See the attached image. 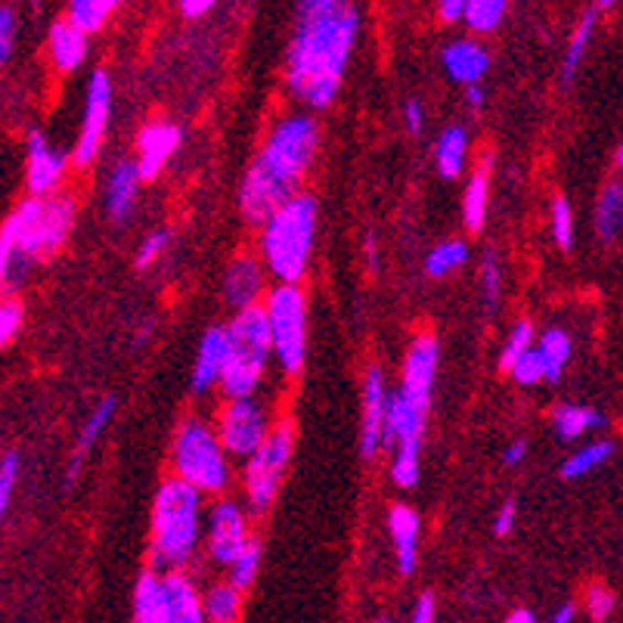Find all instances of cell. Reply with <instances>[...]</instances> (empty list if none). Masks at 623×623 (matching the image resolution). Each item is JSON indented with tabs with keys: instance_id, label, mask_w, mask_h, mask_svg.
<instances>
[{
	"instance_id": "6da1fadb",
	"label": "cell",
	"mask_w": 623,
	"mask_h": 623,
	"mask_svg": "<svg viewBox=\"0 0 623 623\" xmlns=\"http://www.w3.org/2000/svg\"><path fill=\"white\" fill-rule=\"evenodd\" d=\"M361 10L347 0H301L286 50V87L308 109L335 103L357 47Z\"/></svg>"
},
{
	"instance_id": "7a4b0ae2",
	"label": "cell",
	"mask_w": 623,
	"mask_h": 623,
	"mask_svg": "<svg viewBox=\"0 0 623 623\" xmlns=\"http://www.w3.org/2000/svg\"><path fill=\"white\" fill-rule=\"evenodd\" d=\"M320 152V125L308 112H292L270 128L264 147L239 183V212L248 224L264 227L273 214L304 193Z\"/></svg>"
},
{
	"instance_id": "3957f363",
	"label": "cell",
	"mask_w": 623,
	"mask_h": 623,
	"mask_svg": "<svg viewBox=\"0 0 623 623\" xmlns=\"http://www.w3.org/2000/svg\"><path fill=\"white\" fill-rule=\"evenodd\" d=\"M441 363V342L431 332H419L410 342L400 388L388 400L385 450L391 453V481L410 491L422 477V441H426L428 407Z\"/></svg>"
},
{
	"instance_id": "277c9868",
	"label": "cell",
	"mask_w": 623,
	"mask_h": 623,
	"mask_svg": "<svg viewBox=\"0 0 623 623\" xmlns=\"http://www.w3.org/2000/svg\"><path fill=\"white\" fill-rule=\"evenodd\" d=\"M75 214L78 202L68 193L19 198L0 227V279L7 296H13L17 282L25 279L34 264L50 261L66 246Z\"/></svg>"
},
{
	"instance_id": "5b68a950",
	"label": "cell",
	"mask_w": 623,
	"mask_h": 623,
	"mask_svg": "<svg viewBox=\"0 0 623 623\" xmlns=\"http://www.w3.org/2000/svg\"><path fill=\"white\" fill-rule=\"evenodd\" d=\"M205 493L181 477H164L152 503V571H183L196 558L198 546L205 543Z\"/></svg>"
},
{
	"instance_id": "8992f818",
	"label": "cell",
	"mask_w": 623,
	"mask_h": 623,
	"mask_svg": "<svg viewBox=\"0 0 623 623\" xmlns=\"http://www.w3.org/2000/svg\"><path fill=\"white\" fill-rule=\"evenodd\" d=\"M316 221H320V202L304 190L261 227V236H258L261 261L267 273L282 286H298L308 273L313 239H316Z\"/></svg>"
},
{
	"instance_id": "52a82bcc",
	"label": "cell",
	"mask_w": 623,
	"mask_h": 623,
	"mask_svg": "<svg viewBox=\"0 0 623 623\" xmlns=\"http://www.w3.org/2000/svg\"><path fill=\"white\" fill-rule=\"evenodd\" d=\"M171 469L174 477L217 500L233 481V456L221 441L217 428L208 426L202 416H186L178 428L171 447Z\"/></svg>"
},
{
	"instance_id": "ba28073f",
	"label": "cell",
	"mask_w": 623,
	"mask_h": 623,
	"mask_svg": "<svg viewBox=\"0 0 623 623\" xmlns=\"http://www.w3.org/2000/svg\"><path fill=\"white\" fill-rule=\"evenodd\" d=\"M227 342H230V354H227L221 391L227 400L255 397L267 376V363L273 357V335H270L264 304L233 316L227 323Z\"/></svg>"
},
{
	"instance_id": "9c48e42d",
	"label": "cell",
	"mask_w": 623,
	"mask_h": 623,
	"mask_svg": "<svg viewBox=\"0 0 623 623\" xmlns=\"http://www.w3.org/2000/svg\"><path fill=\"white\" fill-rule=\"evenodd\" d=\"M133 623H208L193 577L186 571H143L133 592Z\"/></svg>"
},
{
	"instance_id": "30bf717a",
	"label": "cell",
	"mask_w": 623,
	"mask_h": 623,
	"mask_svg": "<svg viewBox=\"0 0 623 623\" xmlns=\"http://www.w3.org/2000/svg\"><path fill=\"white\" fill-rule=\"evenodd\" d=\"M264 311L273 335V357L286 376H298L308 357V298L301 286L277 282L267 298Z\"/></svg>"
},
{
	"instance_id": "8fae6325",
	"label": "cell",
	"mask_w": 623,
	"mask_h": 623,
	"mask_svg": "<svg viewBox=\"0 0 623 623\" xmlns=\"http://www.w3.org/2000/svg\"><path fill=\"white\" fill-rule=\"evenodd\" d=\"M292 453H296V426L289 416H282L261 450L251 460H246V469H243V491H246V503L255 515H264L273 506L279 484L292 462Z\"/></svg>"
},
{
	"instance_id": "7c38bea8",
	"label": "cell",
	"mask_w": 623,
	"mask_h": 623,
	"mask_svg": "<svg viewBox=\"0 0 623 623\" xmlns=\"http://www.w3.org/2000/svg\"><path fill=\"white\" fill-rule=\"evenodd\" d=\"M273 428H277L273 412L258 394L227 400L217 412V434L233 460H251L264 447V441L270 438Z\"/></svg>"
},
{
	"instance_id": "4fadbf2b",
	"label": "cell",
	"mask_w": 623,
	"mask_h": 623,
	"mask_svg": "<svg viewBox=\"0 0 623 623\" xmlns=\"http://www.w3.org/2000/svg\"><path fill=\"white\" fill-rule=\"evenodd\" d=\"M255 543L251 530H248V512L230 496L214 500L208 512H205V549L208 558L233 568L248 546Z\"/></svg>"
},
{
	"instance_id": "5bb4252c",
	"label": "cell",
	"mask_w": 623,
	"mask_h": 623,
	"mask_svg": "<svg viewBox=\"0 0 623 623\" xmlns=\"http://www.w3.org/2000/svg\"><path fill=\"white\" fill-rule=\"evenodd\" d=\"M109 112H112V78L106 68H94V75L87 82V99H84L82 133L72 149L75 168H90L97 162L103 140H106V128H109Z\"/></svg>"
},
{
	"instance_id": "9a60e30c",
	"label": "cell",
	"mask_w": 623,
	"mask_h": 623,
	"mask_svg": "<svg viewBox=\"0 0 623 623\" xmlns=\"http://www.w3.org/2000/svg\"><path fill=\"white\" fill-rule=\"evenodd\" d=\"M68 159L47 140V133L32 131L25 133V186L29 196H56L60 186L66 181Z\"/></svg>"
},
{
	"instance_id": "2e32d148",
	"label": "cell",
	"mask_w": 623,
	"mask_h": 623,
	"mask_svg": "<svg viewBox=\"0 0 623 623\" xmlns=\"http://www.w3.org/2000/svg\"><path fill=\"white\" fill-rule=\"evenodd\" d=\"M388 385L382 366H369L363 376V416H361V453L363 460H376L385 450V426H388Z\"/></svg>"
},
{
	"instance_id": "e0dca14e",
	"label": "cell",
	"mask_w": 623,
	"mask_h": 623,
	"mask_svg": "<svg viewBox=\"0 0 623 623\" xmlns=\"http://www.w3.org/2000/svg\"><path fill=\"white\" fill-rule=\"evenodd\" d=\"M181 125H174L171 118H152V121H147L140 128V133H137V155H133L143 181H155L162 174L164 164L174 159V152L181 149Z\"/></svg>"
},
{
	"instance_id": "ac0fdd59",
	"label": "cell",
	"mask_w": 623,
	"mask_h": 623,
	"mask_svg": "<svg viewBox=\"0 0 623 623\" xmlns=\"http://www.w3.org/2000/svg\"><path fill=\"white\" fill-rule=\"evenodd\" d=\"M267 267L261 255H236L224 273V298L233 311H248V308H261L267 298Z\"/></svg>"
},
{
	"instance_id": "d6986e66",
	"label": "cell",
	"mask_w": 623,
	"mask_h": 623,
	"mask_svg": "<svg viewBox=\"0 0 623 623\" xmlns=\"http://www.w3.org/2000/svg\"><path fill=\"white\" fill-rule=\"evenodd\" d=\"M227 354H230L227 326L205 329V335H202V342H198L193 373H190V391L202 397V394L221 388L224 369H227Z\"/></svg>"
},
{
	"instance_id": "ffe728a7",
	"label": "cell",
	"mask_w": 623,
	"mask_h": 623,
	"mask_svg": "<svg viewBox=\"0 0 623 623\" xmlns=\"http://www.w3.org/2000/svg\"><path fill=\"white\" fill-rule=\"evenodd\" d=\"M441 66L450 82L472 87V84H481V78L487 75L491 53H487V47L477 37H453L441 50Z\"/></svg>"
},
{
	"instance_id": "44dd1931",
	"label": "cell",
	"mask_w": 623,
	"mask_h": 623,
	"mask_svg": "<svg viewBox=\"0 0 623 623\" xmlns=\"http://www.w3.org/2000/svg\"><path fill=\"white\" fill-rule=\"evenodd\" d=\"M140 183L143 174L133 159H125L112 168L109 183H106V214L112 224H128L133 208H137V196H140Z\"/></svg>"
},
{
	"instance_id": "7402d4cb",
	"label": "cell",
	"mask_w": 623,
	"mask_h": 623,
	"mask_svg": "<svg viewBox=\"0 0 623 623\" xmlns=\"http://www.w3.org/2000/svg\"><path fill=\"white\" fill-rule=\"evenodd\" d=\"M388 530H391L400 574H412L416 571V558H419V534H422L419 512L407 506V503H394L388 508Z\"/></svg>"
},
{
	"instance_id": "603a6c76",
	"label": "cell",
	"mask_w": 623,
	"mask_h": 623,
	"mask_svg": "<svg viewBox=\"0 0 623 623\" xmlns=\"http://www.w3.org/2000/svg\"><path fill=\"white\" fill-rule=\"evenodd\" d=\"M116 410H118V397H112V394H106L97 407L90 410V416H87V422H84L82 428V434H78V443H75V450H72V456H68L66 484H75V481H78V475H82L84 469V460H87V453H90V447L99 441V434H103L106 426L112 422Z\"/></svg>"
},
{
	"instance_id": "cb8c5ba5",
	"label": "cell",
	"mask_w": 623,
	"mask_h": 623,
	"mask_svg": "<svg viewBox=\"0 0 623 623\" xmlns=\"http://www.w3.org/2000/svg\"><path fill=\"white\" fill-rule=\"evenodd\" d=\"M87 37L78 25H72L68 19H56L47 32V50L53 66L60 72H75L87 60Z\"/></svg>"
},
{
	"instance_id": "d4e9b609",
	"label": "cell",
	"mask_w": 623,
	"mask_h": 623,
	"mask_svg": "<svg viewBox=\"0 0 623 623\" xmlns=\"http://www.w3.org/2000/svg\"><path fill=\"white\" fill-rule=\"evenodd\" d=\"M614 3L611 0H599V3H590L587 10H583V17L577 22L574 34H571V41H568V47H565V56H561V82L571 84L574 82V75L580 72L583 66V56H587V50L592 44V34H595V25H599V17L611 10Z\"/></svg>"
},
{
	"instance_id": "484cf974",
	"label": "cell",
	"mask_w": 623,
	"mask_h": 623,
	"mask_svg": "<svg viewBox=\"0 0 623 623\" xmlns=\"http://www.w3.org/2000/svg\"><path fill=\"white\" fill-rule=\"evenodd\" d=\"M465 159H469V131L462 125H447L438 140H434V164L438 174L453 181L465 171Z\"/></svg>"
},
{
	"instance_id": "4316f807",
	"label": "cell",
	"mask_w": 623,
	"mask_h": 623,
	"mask_svg": "<svg viewBox=\"0 0 623 623\" xmlns=\"http://www.w3.org/2000/svg\"><path fill=\"white\" fill-rule=\"evenodd\" d=\"M549 419H552L558 441H577V438L605 426V412L595 410V407H583V404H558L552 407Z\"/></svg>"
},
{
	"instance_id": "83f0119b",
	"label": "cell",
	"mask_w": 623,
	"mask_h": 623,
	"mask_svg": "<svg viewBox=\"0 0 623 623\" xmlns=\"http://www.w3.org/2000/svg\"><path fill=\"white\" fill-rule=\"evenodd\" d=\"M487 205H491V171H487V155H484V162H481V168H475V174L465 181V193H462V221H465V230L477 233L484 227Z\"/></svg>"
},
{
	"instance_id": "f1b7e54d",
	"label": "cell",
	"mask_w": 623,
	"mask_h": 623,
	"mask_svg": "<svg viewBox=\"0 0 623 623\" xmlns=\"http://www.w3.org/2000/svg\"><path fill=\"white\" fill-rule=\"evenodd\" d=\"M595 233L602 243H617L623 233V181L605 183L595 202Z\"/></svg>"
},
{
	"instance_id": "f546056e",
	"label": "cell",
	"mask_w": 623,
	"mask_h": 623,
	"mask_svg": "<svg viewBox=\"0 0 623 623\" xmlns=\"http://www.w3.org/2000/svg\"><path fill=\"white\" fill-rule=\"evenodd\" d=\"M537 351H540L543 366H546V382L556 385L565 376L568 363H571V354H574V342L565 329H546L540 339H537Z\"/></svg>"
},
{
	"instance_id": "4dcf8cb0",
	"label": "cell",
	"mask_w": 623,
	"mask_h": 623,
	"mask_svg": "<svg viewBox=\"0 0 623 623\" xmlns=\"http://www.w3.org/2000/svg\"><path fill=\"white\" fill-rule=\"evenodd\" d=\"M202 602H205L208 623H239L246 592L239 590V587H233L230 580H224V583H212L208 590L202 592Z\"/></svg>"
},
{
	"instance_id": "1f68e13d",
	"label": "cell",
	"mask_w": 623,
	"mask_h": 623,
	"mask_svg": "<svg viewBox=\"0 0 623 623\" xmlns=\"http://www.w3.org/2000/svg\"><path fill=\"white\" fill-rule=\"evenodd\" d=\"M614 441H590V443H583L580 450H574L568 460L561 462V477L565 481H577V477H583V475H590V472H595V469H602L611 456H614Z\"/></svg>"
},
{
	"instance_id": "d6a6232c",
	"label": "cell",
	"mask_w": 623,
	"mask_h": 623,
	"mask_svg": "<svg viewBox=\"0 0 623 623\" xmlns=\"http://www.w3.org/2000/svg\"><path fill=\"white\" fill-rule=\"evenodd\" d=\"M116 10L118 0H72L66 19L72 25H78L84 34H94L112 19Z\"/></svg>"
},
{
	"instance_id": "836d02e7",
	"label": "cell",
	"mask_w": 623,
	"mask_h": 623,
	"mask_svg": "<svg viewBox=\"0 0 623 623\" xmlns=\"http://www.w3.org/2000/svg\"><path fill=\"white\" fill-rule=\"evenodd\" d=\"M469 243L465 239H447V243H438V246L428 251L426 258V273L428 277L441 279L453 270H460L462 264L469 261Z\"/></svg>"
},
{
	"instance_id": "e575fe53",
	"label": "cell",
	"mask_w": 623,
	"mask_h": 623,
	"mask_svg": "<svg viewBox=\"0 0 623 623\" xmlns=\"http://www.w3.org/2000/svg\"><path fill=\"white\" fill-rule=\"evenodd\" d=\"M508 13L506 0H469L465 25L472 34H491L503 25Z\"/></svg>"
},
{
	"instance_id": "d590c367",
	"label": "cell",
	"mask_w": 623,
	"mask_h": 623,
	"mask_svg": "<svg viewBox=\"0 0 623 623\" xmlns=\"http://www.w3.org/2000/svg\"><path fill=\"white\" fill-rule=\"evenodd\" d=\"M537 347V332H534V323L530 320H518L515 326L508 329L506 342H503V351H500V369L503 373H512V366L525 357L527 351Z\"/></svg>"
},
{
	"instance_id": "8d00e7d4",
	"label": "cell",
	"mask_w": 623,
	"mask_h": 623,
	"mask_svg": "<svg viewBox=\"0 0 623 623\" xmlns=\"http://www.w3.org/2000/svg\"><path fill=\"white\" fill-rule=\"evenodd\" d=\"M552 236H556L558 248L571 251V246H574V208L565 196L552 198Z\"/></svg>"
},
{
	"instance_id": "74e56055",
	"label": "cell",
	"mask_w": 623,
	"mask_h": 623,
	"mask_svg": "<svg viewBox=\"0 0 623 623\" xmlns=\"http://www.w3.org/2000/svg\"><path fill=\"white\" fill-rule=\"evenodd\" d=\"M258 568H261V546H258V540H255L251 546H248L246 552H243V558H239V561H236V565L230 568V583L246 592L248 587L255 583Z\"/></svg>"
},
{
	"instance_id": "f35d334b",
	"label": "cell",
	"mask_w": 623,
	"mask_h": 623,
	"mask_svg": "<svg viewBox=\"0 0 623 623\" xmlns=\"http://www.w3.org/2000/svg\"><path fill=\"white\" fill-rule=\"evenodd\" d=\"M583 605L590 611V621L605 623L608 614H614V608H617V595H614V590H608L605 583H590L587 595H583Z\"/></svg>"
},
{
	"instance_id": "ab89813d",
	"label": "cell",
	"mask_w": 623,
	"mask_h": 623,
	"mask_svg": "<svg viewBox=\"0 0 623 623\" xmlns=\"http://www.w3.org/2000/svg\"><path fill=\"white\" fill-rule=\"evenodd\" d=\"M481 292H484V304H487V311H496V304H500V292H503V273H500V261H496V255H493V251L484 255V267H481Z\"/></svg>"
},
{
	"instance_id": "60d3db41",
	"label": "cell",
	"mask_w": 623,
	"mask_h": 623,
	"mask_svg": "<svg viewBox=\"0 0 623 623\" xmlns=\"http://www.w3.org/2000/svg\"><path fill=\"white\" fill-rule=\"evenodd\" d=\"M22 316H25V308L17 296H7L0 301V345L7 347L17 339V332L22 329Z\"/></svg>"
},
{
	"instance_id": "b9f144b4",
	"label": "cell",
	"mask_w": 623,
	"mask_h": 623,
	"mask_svg": "<svg viewBox=\"0 0 623 623\" xmlns=\"http://www.w3.org/2000/svg\"><path fill=\"white\" fill-rule=\"evenodd\" d=\"M508 376L515 378L518 385H540V382H546V366H543V357L540 351L534 347V351H527L522 361L512 366V373Z\"/></svg>"
},
{
	"instance_id": "7bdbcfd3",
	"label": "cell",
	"mask_w": 623,
	"mask_h": 623,
	"mask_svg": "<svg viewBox=\"0 0 623 623\" xmlns=\"http://www.w3.org/2000/svg\"><path fill=\"white\" fill-rule=\"evenodd\" d=\"M19 477V450H7L0 460V508H10V496L17 491Z\"/></svg>"
},
{
	"instance_id": "ee69618b",
	"label": "cell",
	"mask_w": 623,
	"mask_h": 623,
	"mask_svg": "<svg viewBox=\"0 0 623 623\" xmlns=\"http://www.w3.org/2000/svg\"><path fill=\"white\" fill-rule=\"evenodd\" d=\"M168 243H171V233L168 230L149 233L147 239H143V246L137 248V258H133L137 270H147V267H152V264L159 261V258H162V251L168 248Z\"/></svg>"
},
{
	"instance_id": "f6af8a7d",
	"label": "cell",
	"mask_w": 623,
	"mask_h": 623,
	"mask_svg": "<svg viewBox=\"0 0 623 623\" xmlns=\"http://www.w3.org/2000/svg\"><path fill=\"white\" fill-rule=\"evenodd\" d=\"M17 10H13V3H3L0 7V60L3 63H10V56H13V44H17Z\"/></svg>"
},
{
	"instance_id": "bcb514c9",
	"label": "cell",
	"mask_w": 623,
	"mask_h": 623,
	"mask_svg": "<svg viewBox=\"0 0 623 623\" xmlns=\"http://www.w3.org/2000/svg\"><path fill=\"white\" fill-rule=\"evenodd\" d=\"M515 522H518V503L515 500H506L500 512H496V518H493V534L496 537H508L512 530H515Z\"/></svg>"
},
{
	"instance_id": "7dc6e473",
	"label": "cell",
	"mask_w": 623,
	"mask_h": 623,
	"mask_svg": "<svg viewBox=\"0 0 623 623\" xmlns=\"http://www.w3.org/2000/svg\"><path fill=\"white\" fill-rule=\"evenodd\" d=\"M404 125H407V131L410 133H422V128H426V106H422V99H407V106H404Z\"/></svg>"
},
{
	"instance_id": "c3c4849f",
	"label": "cell",
	"mask_w": 623,
	"mask_h": 623,
	"mask_svg": "<svg viewBox=\"0 0 623 623\" xmlns=\"http://www.w3.org/2000/svg\"><path fill=\"white\" fill-rule=\"evenodd\" d=\"M434 614H438L434 592H422V595H416V605H412V623H434Z\"/></svg>"
},
{
	"instance_id": "681fc988",
	"label": "cell",
	"mask_w": 623,
	"mask_h": 623,
	"mask_svg": "<svg viewBox=\"0 0 623 623\" xmlns=\"http://www.w3.org/2000/svg\"><path fill=\"white\" fill-rule=\"evenodd\" d=\"M465 10H469V0H441L438 3V19H443V22H465Z\"/></svg>"
},
{
	"instance_id": "f907efd6",
	"label": "cell",
	"mask_w": 623,
	"mask_h": 623,
	"mask_svg": "<svg viewBox=\"0 0 623 623\" xmlns=\"http://www.w3.org/2000/svg\"><path fill=\"white\" fill-rule=\"evenodd\" d=\"M527 456V441L525 438H518V441H512L506 447V453H503V462L506 465H522Z\"/></svg>"
},
{
	"instance_id": "816d5d0a",
	"label": "cell",
	"mask_w": 623,
	"mask_h": 623,
	"mask_svg": "<svg viewBox=\"0 0 623 623\" xmlns=\"http://www.w3.org/2000/svg\"><path fill=\"white\" fill-rule=\"evenodd\" d=\"M214 7V0H181V13L186 19H198L202 13H208Z\"/></svg>"
},
{
	"instance_id": "f5cc1de1",
	"label": "cell",
	"mask_w": 623,
	"mask_h": 623,
	"mask_svg": "<svg viewBox=\"0 0 623 623\" xmlns=\"http://www.w3.org/2000/svg\"><path fill=\"white\" fill-rule=\"evenodd\" d=\"M574 617H577V605L574 602H565V605L556 608V614H552L546 623H574Z\"/></svg>"
},
{
	"instance_id": "db71d44e",
	"label": "cell",
	"mask_w": 623,
	"mask_h": 623,
	"mask_svg": "<svg viewBox=\"0 0 623 623\" xmlns=\"http://www.w3.org/2000/svg\"><path fill=\"white\" fill-rule=\"evenodd\" d=\"M484 99H487V94H484V87L481 84H472V87H465V103H469V109H481L484 106Z\"/></svg>"
},
{
	"instance_id": "11a10c76",
	"label": "cell",
	"mask_w": 623,
	"mask_h": 623,
	"mask_svg": "<svg viewBox=\"0 0 623 623\" xmlns=\"http://www.w3.org/2000/svg\"><path fill=\"white\" fill-rule=\"evenodd\" d=\"M506 623H537V617H534L527 608H518V611H512V614H508Z\"/></svg>"
},
{
	"instance_id": "9f6ffc18",
	"label": "cell",
	"mask_w": 623,
	"mask_h": 623,
	"mask_svg": "<svg viewBox=\"0 0 623 623\" xmlns=\"http://www.w3.org/2000/svg\"><path fill=\"white\" fill-rule=\"evenodd\" d=\"M617 168H621V171H623V143H621V147H617Z\"/></svg>"
},
{
	"instance_id": "6f0895ef",
	"label": "cell",
	"mask_w": 623,
	"mask_h": 623,
	"mask_svg": "<svg viewBox=\"0 0 623 623\" xmlns=\"http://www.w3.org/2000/svg\"><path fill=\"white\" fill-rule=\"evenodd\" d=\"M590 623H599V621H590Z\"/></svg>"
},
{
	"instance_id": "680465c9",
	"label": "cell",
	"mask_w": 623,
	"mask_h": 623,
	"mask_svg": "<svg viewBox=\"0 0 623 623\" xmlns=\"http://www.w3.org/2000/svg\"><path fill=\"white\" fill-rule=\"evenodd\" d=\"M378 623H385V621H378Z\"/></svg>"
}]
</instances>
